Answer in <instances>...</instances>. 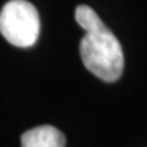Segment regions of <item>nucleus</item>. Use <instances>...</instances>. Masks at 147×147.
Masks as SVG:
<instances>
[{
    "mask_svg": "<svg viewBox=\"0 0 147 147\" xmlns=\"http://www.w3.org/2000/svg\"><path fill=\"white\" fill-rule=\"evenodd\" d=\"M75 19L86 32L79 45L84 67L104 82L119 80L124 69V53L119 40L89 5H78Z\"/></svg>",
    "mask_w": 147,
    "mask_h": 147,
    "instance_id": "1",
    "label": "nucleus"
},
{
    "mask_svg": "<svg viewBox=\"0 0 147 147\" xmlns=\"http://www.w3.org/2000/svg\"><path fill=\"white\" fill-rule=\"evenodd\" d=\"M40 26L38 11L26 0H10L0 11V33L14 47H33L40 36Z\"/></svg>",
    "mask_w": 147,
    "mask_h": 147,
    "instance_id": "2",
    "label": "nucleus"
},
{
    "mask_svg": "<svg viewBox=\"0 0 147 147\" xmlns=\"http://www.w3.org/2000/svg\"><path fill=\"white\" fill-rule=\"evenodd\" d=\"M22 147H64L65 136L52 125H40L21 136Z\"/></svg>",
    "mask_w": 147,
    "mask_h": 147,
    "instance_id": "3",
    "label": "nucleus"
}]
</instances>
